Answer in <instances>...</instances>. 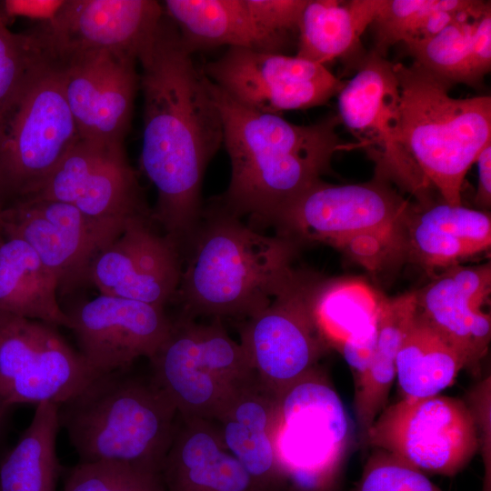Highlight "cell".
<instances>
[{
	"instance_id": "obj_34",
	"label": "cell",
	"mask_w": 491,
	"mask_h": 491,
	"mask_svg": "<svg viewBox=\"0 0 491 491\" xmlns=\"http://www.w3.org/2000/svg\"><path fill=\"white\" fill-rule=\"evenodd\" d=\"M0 13V110L52 53L38 25L12 32Z\"/></svg>"
},
{
	"instance_id": "obj_7",
	"label": "cell",
	"mask_w": 491,
	"mask_h": 491,
	"mask_svg": "<svg viewBox=\"0 0 491 491\" xmlns=\"http://www.w3.org/2000/svg\"><path fill=\"white\" fill-rule=\"evenodd\" d=\"M78 137L51 55L0 110V195L5 207L35 195Z\"/></svg>"
},
{
	"instance_id": "obj_4",
	"label": "cell",
	"mask_w": 491,
	"mask_h": 491,
	"mask_svg": "<svg viewBox=\"0 0 491 491\" xmlns=\"http://www.w3.org/2000/svg\"><path fill=\"white\" fill-rule=\"evenodd\" d=\"M400 90V138L419 204L436 192L461 205L465 176L491 142V98H454L450 85L414 63L395 64Z\"/></svg>"
},
{
	"instance_id": "obj_13",
	"label": "cell",
	"mask_w": 491,
	"mask_h": 491,
	"mask_svg": "<svg viewBox=\"0 0 491 491\" xmlns=\"http://www.w3.org/2000/svg\"><path fill=\"white\" fill-rule=\"evenodd\" d=\"M52 52L79 136L123 144L140 88L137 59L111 50Z\"/></svg>"
},
{
	"instance_id": "obj_39",
	"label": "cell",
	"mask_w": 491,
	"mask_h": 491,
	"mask_svg": "<svg viewBox=\"0 0 491 491\" xmlns=\"http://www.w3.org/2000/svg\"><path fill=\"white\" fill-rule=\"evenodd\" d=\"M66 0H0V13L10 22L24 17L36 24H51L57 17Z\"/></svg>"
},
{
	"instance_id": "obj_25",
	"label": "cell",
	"mask_w": 491,
	"mask_h": 491,
	"mask_svg": "<svg viewBox=\"0 0 491 491\" xmlns=\"http://www.w3.org/2000/svg\"><path fill=\"white\" fill-rule=\"evenodd\" d=\"M162 6L192 53L227 45L283 54L290 42L266 31L246 0H166Z\"/></svg>"
},
{
	"instance_id": "obj_38",
	"label": "cell",
	"mask_w": 491,
	"mask_h": 491,
	"mask_svg": "<svg viewBox=\"0 0 491 491\" xmlns=\"http://www.w3.org/2000/svg\"><path fill=\"white\" fill-rule=\"evenodd\" d=\"M491 67V7L479 17L471 43L468 78L471 85H478Z\"/></svg>"
},
{
	"instance_id": "obj_26",
	"label": "cell",
	"mask_w": 491,
	"mask_h": 491,
	"mask_svg": "<svg viewBox=\"0 0 491 491\" xmlns=\"http://www.w3.org/2000/svg\"><path fill=\"white\" fill-rule=\"evenodd\" d=\"M384 0H307L297 32L296 55L326 66L341 59L357 67L366 55L361 36Z\"/></svg>"
},
{
	"instance_id": "obj_16",
	"label": "cell",
	"mask_w": 491,
	"mask_h": 491,
	"mask_svg": "<svg viewBox=\"0 0 491 491\" xmlns=\"http://www.w3.org/2000/svg\"><path fill=\"white\" fill-rule=\"evenodd\" d=\"M151 215L135 216L94 258L89 281L102 295L163 307L175 298L183 271L182 248L156 232Z\"/></svg>"
},
{
	"instance_id": "obj_22",
	"label": "cell",
	"mask_w": 491,
	"mask_h": 491,
	"mask_svg": "<svg viewBox=\"0 0 491 491\" xmlns=\"http://www.w3.org/2000/svg\"><path fill=\"white\" fill-rule=\"evenodd\" d=\"M166 491H263L225 447L213 420L178 415L161 472Z\"/></svg>"
},
{
	"instance_id": "obj_33",
	"label": "cell",
	"mask_w": 491,
	"mask_h": 491,
	"mask_svg": "<svg viewBox=\"0 0 491 491\" xmlns=\"http://www.w3.org/2000/svg\"><path fill=\"white\" fill-rule=\"evenodd\" d=\"M490 2L480 4L462 14L436 35L405 45L415 63L434 76L452 85L469 84L468 68L473 34Z\"/></svg>"
},
{
	"instance_id": "obj_31",
	"label": "cell",
	"mask_w": 491,
	"mask_h": 491,
	"mask_svg": "<svg viewBox=\"0 0 491 491\" xmlns=\"http://www.w3.org/2000/svg\"><path fill=\"white\" fill-rule=\"evenodd\" d=\"M464 367L466 366L461 354L416 312L396 356V378L404 398L439 395Z\"/></svg>"
},
{
	"instance_id": "obj_5",
	"label": "cell",
	"mask_w": 491,
	"mask_h": 491,
	"mask_svg": "<svg viewBox=\"0 0 491 491\" xmlns=\"http://www.w3.org/2000/svg\"><path fill=\"white\" fill-rule=\"evenodd\" d=\"M176 407L150 378L128 368L95 377L59 406V423L79 462L117 460L160 474L177 424Z\"/></svg>"
},
{
	"instance_id": "obj_9",
	"label": "cell",
	"mask_w": 491,
	"mask_h": 491,
	"mask_svg": "<svg viewBox=\"0 0 491 491\" xmlns=\"http://www.w3.org/2000/svg\"><path fill=\"white\" fill-rule=\"evenodd\" d=\"M365 445L425 474L453 476L475 456L479 435L466 402L437 395L404 398L384 408L369 428Z\"/></svg>"
},
{
	"instance_id": "obj_42",
	"label": "cell",
	"mask_w": 491,
	"mask_h": 491,
	"mask_svg": "<svg viewBox=\"0 0 491 491\" xmlns=\"http://www.w3.org/2000/svg\"><path fill=\"white\" fill-rule=\"evenodd\" d=\"M5 208V202L0 195V239L2 238L3 236V234H2V215H3V212Z\"/></svg>"
},
{
	"instance_id": "obj_28",
	"label": "cell",
	"mask_w": 491,
	"mask_h": 491,
	"mask_svg": "<svg viewBox=\"0 0 491 491\" xmlns=\"http://www.w3.org/2000/svg\"><path fill=\"white\" fill-rule=\"evenodd\" d=\"M416 312L414 292L383 298L375 351L365 374L356 383V416L360 441L364 445L369 428L387 402L396 379L397 353Z\"/></svg>"
},
{
	"instance_id": "obj_3",
	"label": "cell",
	"mask_w": 491,
	"mask_h": 491,
	"mask_svg": "<svg viewBox=\"0 0 491 491\" xmlns=\"http://www.w3.org/2000/svg\"><path fill=\"white\" fill-rule=\"evenodd\" d=\"M240 219L220 206L202 214L185 247L175 295L182 316L246 319L266 307L296 274L291 266L296 243L266 235Z\"/></svg>"
},
{
	"instance_id": "obj_30",
	"label": "cell",
	"mask_w": 491,
	"mask_h": 491,
	"mask_svg": "<svg viewBox=\"0 0 491 491\" xmlns=\"http://www.w3.org/2000/svg\"><path fill=\"white\" fill-rule=\"evenodd\" d=\"M59 405H37L30 425L0 464V491H56Z\"/></svg>"
},
{
	"instance_id": "obj_20",
	"label": "cell",
	"mask_w": 491,
	"mask_h": 491,
	"mask_svg": "<svg viewBox=\"0 0 491 491\" xmlns=\"http://www.w3.org/2000/svg\"><path fill=\"white\" fill-rule=\"evenodd\" d=\"M277 402L256 375L234 390L213 419L225 447L263 491L286 486L273 438Z\"/></svg>"
},
{
	"instance_id": "obj_17",
	"label": "cell",
	"mask_w": 491,
	"mask_h": 491,
	"mask_svg": "<svg viewBox=\"0 0 491 491\" xmlns=\"http://www.w3.org/2000/svg\"><path fill=\"white\" fill-rule=\"evenodd\" d=\"M65 312L79 353L99 375L150 359L173 323L163 307L102 294Z\"/></svg>"
},
{
	"instance_id": "obj_23",
	"label": "cell",
	"mask_w": 491,
	"mask_h": 491,
	"mask_svg": "<svg viewBox=\"0 0 491 491\" xmlns=\"http://www.w3.org/2000/svg\"><path fill=\"white\" fill-rule=\"evenodd\" d=\"M383 298L356 279L318 283L316 287L312 313L316 327L327 346L344 356L354 375L365 373L374 354Z\"/></svg>"
},
{
	"instance_id": "obj_40",
	"label": "cell",
	"mask_w": 491,
	"mask_h": 491,
	"mask_svg": "<svg viewBox=\"0 0 491 491\" xmlns=\"http://www.w3.org/2000/svg\"><path fill=\"white\" fill-rule=\"evenodd\" d=\"M476 163L478 168V185L475 203L482 211L486 212L491 206V142L483 147Z\"/></svg>"
},
{
	"instance_id": "obj_10",
	"label": "cell",
	"mask_w": 491,
	"mask_h": 491,
	"mask_svg": "<svg viewBox=\"0 0 491 491\" xmlns=\"http://www.w3.org/2000/svg\"><path fill=\"white\" fill-rule=\"evenodd\" d=\"M318 282L296 272L270 303L240 325V345L260 382L278 398L316 368L327 345L312 313Z\"/></svg>"
},
{
	"instance_id": "obj_12",
	"label": "cell",
	"mask_w": 491,
	"mask_h": 491,
	"mask_svg": "<svg viewBox=\"0 0 491 491\" xmlns=\"http://www.w3.org/2000/svg\"><path fill=\"white\" fill-rule=\"evenodd\" d=\"M31 197L70 204L91 220L118 231L129 219L151 215L123 144L80 136Z\"/></svg>"
},
{
	"instance_id": "obj_21",
	"label": "cell",
	"mask_w": 491,
	"mask_h": 491,
	"mask_svg": "<svg viewBox=\"0 0 491 491\" xmlns=\"http://www.w3.org/2000/svg\"><path fill=\"white\" fill-rule=\"evenodd\" d=\"M490 246L487 212L443 200L411 205L404 226L403 256L427 270L456 266Z\"/></svg>"
},
{
	"instance_id": "obj_41",
	"label": "cell",
	"mask_w": 491,
	"mask_h": 491,
	"mask_svg": "<svg viewBox=\"0 0 491 491\" xmlns=\"http://www.w3.org/2000/svg\"><path fill=\"white\" fill-rule=\"evenodd\" d=\"M9 407L10 406L6 404L5 400L2 396H0V420Z\"/></svg>"
},
{
	"instance_id": "obj_36",
	"label": "cell",
	"mask_w": 491,
	"mask_h": 491,
	"mask_svg": "<svg viewBox=\"0 0 491 491\" xmlns=\"http://www.w3.org/2000/svg\"><path fill=\"white\" fill-rule=\"evenodd\" d=\"M356 491H441L426 475L379 450L367 461Z\"/></svg>"
},
{
	"instance_id": "obj_1",
	"label": "cell",
	"mask_w": 491,
	"mask_h": 491,
	"mask_svg": "<svg viewBox=\"0 0 491 491\" xmlns=\"http://www.w3.org/2000/svg\"><path fill=\"white\" fill-rule=\"evenodd\" d=\"M192 55L164 13L137 56L144 97L140 161L157 193L151 218L182 249L201 220L204 175L223 144L219 110Z\"/></svg>"
},
{
	"instance_id": "obj_37",
	"label": "cell",
	"mask_w": 491,
	"mask_h": 491,
	"mask_svg": "<svg viewBox=\"0 0 491 491\" xmlns=\"http://www.w3.org/2000/svg\"><path fill=\"white\" fill-rule=\"evenodd\" d=\"M256 22L268 33L290 38L297 31L307 0H246Z\"/></svg>"
},
{
	"instance_id": "obj_15",
	"label": "cell",
	"mask_w": 491,
	"mask_h": 491,
	"mask_svg": "<svg viewBox=\"0 0 491 491\" xmlns=\"http://www.w3.org/2000/svg\"><path fill=\"white\" fill-rule=\"evenodd\" d=\"M340 122L366 149L376 175L411 194L412 178L400 138V90L395 64L374 50L338 93Z\"/></svg>"
},
{
	"instance_id": "obj_8",
	"label": "cell",
	"mask_w": 491,
	"mask_h": 491,
	"mask_svg": "<svg viewBox=\"0 0 491 491\" xmlns=\"http://www.w3.org/2000/svg\"><path fill=\"white\" fill-rule=\"evenodd\" d=\"M349 436L342 401L316 368L278 398L273 438L286 483L305 490L325 486L342 462Z\"/></svg>"
},
{
	"instance_id": "obj_19",
	"label": "cell",
	"mask_w": 491,
	"mask_h": 491,
	"mask_svg": "<svg viewBox=\"0 0 491 491\" xmlns=\"http://www.w3.org/2000/svg\"><path fill=\"white\" fill-rule=\"evenodd\" d=\"M163 15L154 0H66L43 25L53 51L111 50L137 59Z\"/></svg>"
},
{
	"instance_id": "obj_18",
	"label": "cell",
	"mask_w": 491,
	"mask_h": 491,
	"mask_svg": "<svg viewBox=\"0 0 491 491\" xmlns=\"http://www.w3.org/2000/svg\"><path fill=\"white\" fill-rule=\"evenodd\" d=\"M491 293L489 263L444 269L414 291L416 316L432 327L474 367L486 355L491 338V316L486 311Z\"/></svg>"
},
{
	"instance_id": "obj_43",
	"label": "cell",
	"mask_w": 491,
	"mask_h": 491,
	"mask_svg": "<svg viewBox=\"0 0 491 491\" xmlns=\"http://www.w3.org/2000/svg\"></svg>"
},
{
	"instance_id": "obj_24",
	"label": "cell",
	"mask_w": 491,
	"mask_h": 491,
	"mask_svg": "<svg viewBox=\"0 0 491 491\" xmlns=\"http://www.w3.org/2000/svg\"><path fill=\"white\" fill-rule=\"evenodd\" d=\"M180 315L149 359L152 378L173 402L178 415L213 420L235 388L220 380L203 358L192 327Z\"/></svg>"
},
{
	"instance_id": "obj_11",
	"label": "cell",
	"mask_w": 491,
	"mask_h": 491,
	"mask_svg": "<svg viewBox=\"0 0 491 491\" xmlns=\"http://www.w3.org/2000/svg\"><path fill=\"white\" fill-rule=\"evenodd\" d=\"M201 70L235 102L274 115L322 105L345 85L323 65L237 47H228Z\"/></svg>"
},
{
	"instance_id": "obj_6",
	"label": "cell",
	"mask_w": 491,
	"mask_h": 491,
	"mask_svg": "<svg viewBox=\"0 0 491 491\" xmlns=\"http://www.w3.org/2000/svg\"><path fill=\"white\" fill-rule=\"evenodd\" d=\"M411 204L387 180L332 185L317 181L277 216V235L298 244L321 242L349 254L370 270L403 256Z\"/></svg>"
},
{
	"instance_id": "obj_14",
	"label": "cell",
	"mask_w": 491,
	"mask_h": 491,
	"mask_svg": "<svg viewBox=\"0 0 491 491\" xmlns=\"http://www.w3.org/2000/svg\"><path fill=\"white\" fill-rule=\"evenodd\" d=\"M120 233L70 204L51 199H22L7 205L2 215V234L24 240L35 251L55 276L60 293L90 284L94 258Z\"/></svg>"
},
{
	"instance_id": "obj_32",
	"label": "cell",
	"mask_w": 491,
	"mask_h": 491,
	"mask_svg": "<svg viewBox=\"0 0 491 491\" xmlns=\"http://www.w3.org/2000/svg\"><path fill=\"white\" fill-rule=\"evenodd\" d=\"M476 0H384L374 22L376 53L386 57L394 45L428 39L476 7Z\"/></svg>"
},
{
	"instance_id": "obj_35",
	"label": "cell",
	"mask_w": 491,
	"mask_h": 491,
	"mask_svg": "<svg viewBox=\"0 0 491 491\" xmlns=\"http://www.w3.org/2000/svg\"><path fill=\"white\" fill-rule=\"evenodd\" d=\"M63 491H166L160 474L117 460L79 462Z\"/></svg>"
},
{
	"instance_id": "obj_29",
	"label": "cell",
	"mask_w": 491,
	"mask_h": 491,
	"mask_svg": "<svg viewBox=\"0 0 491 491\" xmlns=\"http://www.w3.org/2000/svg\"><path fill=\"white\" fill-rule=\"evenodd\" d=\"M100 376L60 334L52 335L13 381L6 403L61 406L82 392Z\"/></svg>"
},
{
	"instance_id": "obj_2",
	"label": "cell",
	"mask_w": 491,
	"mask_h": 491,
	"mask_svg": "<svg viewBox=\"0 0 491 491\" xmlns=\"http://www.w3.org/2000/svg\"><path fill=\"white\" fill-rule=\"evenodd\" d=\"M207 79V78H206ZM223 125L231 164L220 207L256 230L273 225L283 209L327 172L332 156L346 148L330 115L309 125L248 108L207 79Z\"/></svg>"
},
{
	"instance_id": "obj_27",
	"label": "cell",
	"mask_w": 491,
	"mask_h": 491,
	"mask_svg": "<svg viewBox=\"0 0 491 491\" xmlns=\"http://www.w3.org/2000/svg\"><path fill=\"white\" fill-rule=\"evenodd\" d=\"M58 284L35 251L24 240L3 235L0 239V311L70 326L57 300Z\"/></svg>"
}]
</instances>
